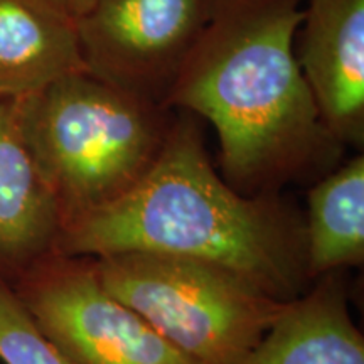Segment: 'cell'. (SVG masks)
Here are the masks:
<instances>
[{
  "instance_id": "1",
  "label": "cell",
  "mask_w": 364,
  "mask_h": 364,
  "mask_svg": "<svg viewBox=\"0 0 364 364\" xmlns=\"http://www.w3.org/2000/svg\"><path fill=\"white\" fill-rule=\"evenodd\" d=\"M304 0H211L167 107L204 118L218 136V171L247 196L316 182L343 162L297 58Z\"/></svg>"
},
{
  "instance_id": "2",
  "label": "cell",
  "mask_w": 364,
  "mask_h": 364,
  "mask_svg": "<svg viewBox=\"0 0 364 364\" xmlns=\"http://www.w3.org/2000/svg\"><path fill=\"white\" fill-rule=\"evenodd\" d=\"M176 112L147 176L115 203L63 228L54 252L191 258L226 268L282 302L297 299L314 282L304 213L284 193L247 196L231 188L209 157L198 118Z\"/></svg>"
},
{
  "instance_id": "3",
  "label": "cell",
  "mask_w": 364,
  "mask_h": 364,
  "mask_svg": "<svg viewBox=\"0 0 364 364\" xmlns=\"http://www.w3.org/2000/svg\"><path fill=\"white\" fill-rule=\"evenodd\" d=\"M16 105L26 142L56 199L61 230L130 193L157 162L177 115L86 70Z\"/></svg>"
},
{
  "instance_id": "4",
  "label": "cell",
  "mask_w": 364,
  "mask_h": 364,
  "mask_svg": "<svg viewBox=\"0 0 364 364\" xmlns=\"http://www.w3.org/2000/svg\"><path fill=\"white\" fill-rule=\"evenodd\" d=\"M91 263L113 297L194 364H241L285 306L201 260L124 252Z\"/></svg>"
},
{
  "instance_id": "5",
  "label": "cell",
  "mask_w": 364,
  "mask_h": 364,
  "mask_svg": "<svg viewBox=\"0 0 364 364\" xmlns=\"http://www.w3.org/2000/svg\"><path fill=\"white\" fill-rule=\"evenodd\" d=\"M11 285L73 364H194L105 289L90 257L51 252Z\"/></svg>"
},
{
  "instance_id": "6",
  "label": "cell",
  "mask_w": 364,
  "mask_h": 364,
  "mask_svg": "<svg viewBox=\"0 0 364 364\" xmlns=\"http://www.w3.org/2000/svg\"><path fill=\"white\" fill-rule=\"evenodd\" d=\"M211 0H103L76 24L85 70L144 102L167 98ZM169 108V107H167Z\"/></svg>"
},
{
  "instance_id": "7",
  "label": "cell",
  "mask_w": 364,
  "mask_h": 364,
  "mask_svg": "<svg viewBox=\"0 0 364 364\" xmlns=\"http://www.w3.org/2000/svg\"><path fill=\"white\" fill-rule=\"evenodd\" d=\"M295 58L322 122L346 149L364 145V0H309Z\"/></svg>"
},
{
  "instance_id": "8",
  "label": "cell",
  "mask_w": 364,
  "mask_h": 364,
  "mask_svg": "<svg viewBox=\"0 0 364 364\" xmlns=\"http://www.w3.org/2000/svg\"><path fill=\"white\" fill-rule=\"evenodd\" d=\"M61 216L22 134L16 100L0 98V275L12 282L54 252Z\"/></svg>"
},
{
  "instance_id": "9",
  "label": "cell",
  "mask_w": 364,
  "mask_h": 364,
  "mask_svg": "<svg viewBox=\"0 0 364 364\" xmlns=\"http://www.w3.org/2000/svg\"><path fill=\"white\" fill-rule=\"evenodd\" d=\"M241 364H364V338L351 316L344 272L318 277L285 302Z\"/></svg>"
},
{
  "instance_id": "10",
  "label": "cell",
  "mask_w": 364,
  "mask_h": 364,
  "mask_svg": "<svg viewBox=\"0 0 364 364\" xmlns=\"http://www.w3.org/2000/svg\"><path fill=\"white\" fill-rule=\"evenodd\" d=\"M78 71L75 24L41 0H0V98H26Z\"/></svg>"
},
{
  "instance_id": "11",
  "label": "cell",
  "mask_w": 364,
  "mask_h": 364,
  "mask_svg": "<svg viewBox=\"0 0 364 364\" xmlns=\"http://www.w3.org/2000/svg\"><path fill=\"white\" fill-rule=\"evenodd\" d=\"M306 255L312 280L364 262V156L341 162L307 194Z\"/></svg>"
},
{
  "instance_id": "12",
  "label": "cell",
  "mask_w": 364,
  "mask_h": 364,
  "mask_svg": "<svg viewBox=\"0 0 364 364\" xmlns=\"http://www.w3.org/2000/svg\"><path fill=\"white\" fill-rule=\"evenodd\" d=\"M0 361L4 364H73L36 324L11 282L0 275Z\"/></svg>"
},
{
  "instance_id": "13",
  "label": "cell",
  "mask_w": 364,
  "mask_h": 364,
  "mask_svg": "<svg viewBox=\"0 0 364 364\" xmlns=\"http://www.w3.org/2000/svg\"><path fill=\"white\" fill-rule=\"evenodd\" d=\"M41 2H44L49 9H53L63 19L76 26L98 4H102L103 0H41Z\"/></svg>"
}]
</instances>
